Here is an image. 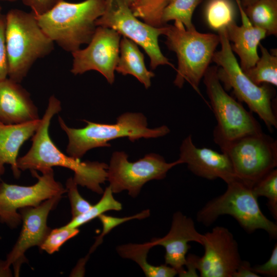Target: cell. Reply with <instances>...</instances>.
<instances>
[{
  "label": "cell",
  "mask_w": 277,
  "mask_h": 277,
  "mask_svg": "<svg viewBox=\"0 0 277 277\" xmlns=\"http://www.w3.org/2000/svg\"><path fill=\"white\" fill-rule=\"evenodd\" d=\"M61 109V102L54 95L51 96L39 126L32 136L30 149L24 156L18 157V168L21 171L38 170L41 172L54 166L68 168L74 172L73 179L77 185L102 194L103 190L101 184L107 180L108 165L97 161L82 162L80 159L66 155L49 135L51 121Z\"/></svg>",
  "instance_id": "cell-1"
},
{
  "label": "cell",
  "mask_w": 277,
  "mask_h": 277,
  "mask_svg": "<svg viewBox=\"0 0 277 277\" xmlns=\"http://www.w3.org/2000/svg\"><path fill=\"white\" fill-rule=\"evenodd\" d=\"M104 9V0H63L47 12L35 15L45 34L63 49L72 53L90 42L97 27L96 21Z\"/></svg>",
  "instance_id": "cell-2"
},
{
  "label": "cell",
  "mask_w": 277,
  "mask_h": 277,
  "mask_svg": "<svg viewBox=\"0 0 277 277\" xmlns=\"http://www.w3.org/2000/svg\"><path fill=\"white\" fill-rule=\"evenodd\" d=\"M5 38L9 78L19 83L33 64L50 54L54 42L39 26L35 15L12 9L5 15Z\"/></svg>",
  "instance_id": "cell-3"
},
{
  "label": "cell",
  "mask_w": 277,
  "mask_h": 277,
  "mask_svg": "<svg viewBox=\"0 0 277 277\" xmlns=\"http://www.w3.org/2000/svg\"><path fill=\"white\" fill-rule=\"evenodd\" d=\"M87 125L82 128L68 127L61 116L58 123L68 138L66 148L68 155L81 159L89 150L110 147L109 141L127 137L131 142L141 138L163 136L170 132L163 125L155 128L148 127L147 118L141 113L126 112L120 115L114 124L97 123L83 120Z\"/></svg>",
  "instance_id": "cell-4"
},
{
  "label": "cell",
  "mask_w": 277,
  "mask_h": 277,
  "mask_svg": "<svg viewBox=\"0 0 277 277\" xmlns=\"http://www.w3.org/2000/svg\"><path fill=\"white\" fill-rule=\"evenodd\" d=\"M227 185V189L222 194L208 201L198 211L197 222L209 226L220 216L229 215L247 233L261 229L271 239H276L277 225L262 212L252 187L238 179Z\"/></svg>",
  "instance_id": "cell-5"
},
{
  "label": "cell",
  "mask_w": 277,
  "mask_h": 277,
  "mask_svg": "<svg viewBox=\"0 0 277 277\" xmlns=\"http://www.w3.org/2000/svg\"><path fill=\"white\" fill-rule=\"evenodd\" d=\"M164 35L165 44L177 58L174 85L181 88L187 82L202 96L199 84L220 43L219 34L200 33L195 28L187 30L183 24L175 22L174 25H167Z\"/></svg>",
  "instance_id": "cell-6"
},
{
  "label": "cell",
  "mask_w": 277,
  "mask_h": 277,
  "mask_svg": "<svg viewBox=\"0 0 277 277\" xmlns=\"http://www.w3.org/2000/svg\"><path fill=\"white\" fill-rule=\"evenodd\" d=\"M217 32L221 48L215 51L212 61L221 68L217 71L220 82L227 90L232 89L239 101L246 104L250 111L256 113L271 131L277 127L271 90L266 84H255L242 70L231 49L226 28Z\"/></svg>",
  "instance_id": "cell-7"
},
{
  "label": "cell",
  "mask_w": 277,
  "mask_h": 277,
  "mask_svg": "<svg viewBox=\"0 0 277 277\" xmlns=\"http://www.w3.org/2000/svg\"><path fill=\"white\" fill-rule=\"evenodd\" d=\"M217 71L216 66L209 67L203 78L217 122L213 131V141L220 148L242 136L263 131L252 112L246 110L226 92Z\"/></svg>",
  "instance_id": "cell-8"
},
{
  "label": "cell",
  "mask_w": 277,
  "mask_h": 277,
  "mask_svg": "<svg viewBox=\"0 0 277 277\" xmlns=\"http://www.w3.org/2000/svg\"><path fill=\"white\" fill-rule=\"evenodd\" d=\"M236 177L253 186L277 166V142L263 131L248 134L220 147Z\"/></svg>",
  "instance_id": "cell-9"
},
{
  "label": "cell",
  "mask_w": 277,
  "mask_h": 277,
  "mask_svg": "<svg viewBox=\"0 0 277 277\" xmlns=\"http://www.w3.org/2000/svg\"><path fill=\"white\" fill-rule=\"evenodd\" d=\"M104 1V12L96 21V26L112 29L140 45L148 54L152 69L165 65L175 69L162 53L159 45V37L165 35L167 25L155 27L141 21L132 12L126 0Z\"/></svg>",
  "instance_id": "cell-10"
},
{
  "label": "cell",
  "mask_w": 277,
  "mask_h": 277,
  "mask_svg": "<svg viewBox=\"0 0 277 277\" xmlns=\"http://www.w3.org/2000/svg\"><path fill=\"white\" fill-rule=\"evenodd\" d=\"M179 159L167 163L161 155L149 153L131 162L124 151L113 153L107 170V180L113 193L127 190L132 197H136L147 182L164 179L174 166L182 164Z\"/></svg>",
  "instance_id": "cell-11"
},
{
  "label": "cell",
  "mask_w": 277,
  "mask_h": 277,
  "mask_svg": "<svg viewBox=\"0 0 277 277\" xmlns=\"http://www.w3.org/2000/svg\"><path fill=\"white\" fill-rule=\"evenodd\" d=\"M37 182L29 186L0 183V222L11 229L22 223L18 210L27 207H35L54 196L63 195L66 189L54 177L52 168L39 175L36 170L31 171Z\"/></svg>",
  "instance_id": "cell-12"
},
{
  "label": "cell",
  "mask_w": 277,
  "mask_h": 277,
  "mask_svg": "<svg viewBox=\"0 0 277 277\" xmlns=\"http://www.w3.org/2000/svg\"><path fill=\"white\" fill-rule=\"evenodd\" d=\"M121 36L112 29L97 26L88 46L71 53V73L77 75L95 70L112 84L119 56Z\"/></svg>",
  "instance_id": "cell-13"
},
{
  "label": "cell",
  "mask_w": 277,
  "mask_h": 277,
  "mask_svg": "<svg viewBox=\"0 0 277 277\" xmlns=\"http://www.w3.org/2000/svg\"><path fill=\"white\" fill-rule=\"evenodd\" d=\"M202 256H197V270L201 277H233L242 260L238 244L226 227L217 226L203 234Z\"/></svg>",
  "instance_id": "cell-14"
},
{
  "label": "cell",
  "mask_w": 277,
  "mask_h": 277,
  "mask_svg": "<svg viewBox=\"0 0 277 277\" xmlns=\"http://www.w3.org/2000/svg\"><path fill=\"white\" fill-rule=\"evenodd\" d=\"M62 197V195L54 196L36 206L24 207L18 210L22 228L6 259L8 265L12 266L15 276H19L22 264L27 262L25 256L27 250L33 246L39 247L51 230L47 225L48 216Z\"/></svg>",
  "instance_id": "cell-15"
},
{
  "label": "cell",
  "mask_w": 277,
  "mask_h": 277,
  "mask_svg": "<svg viewBox=\"0 0 277 277\" xmlns=\"http://www.w3.org/2000/svg\"><path fill=\"white\" fill-rule=\"evenodd\" d=\"M182 164L195 175L209 180L221 179L226 184L238 179L228 156L210 148H199L193 143L191 135H188L180 147Z\"/></svg>",
  "instance_id": "cell-16"
},
{
  "label": "cell",
  "mask_w": 277,
  "mask_h": 277,
  "mask_svg": "<svg viewBox=\"0 0 277 277\" xmlns=\"http://www.w3.org/2000/svg\"><path fill=\"white\" fill-rule=\"evenodd\" d=\"M203 234L195 228L193 220L178 211L173 215L171 228L163 238H153L149 242L151 247L162 246L165 249V264L174 268L180 276L185 271L186 254L190 248L189 242L202 244Z\"/></svg>",
  "instance_id": "cell-17"
},
{
  "label": "cell",
  "mask_w": 277,
  "mask_h": 277,
  "mask_svg": "<svg viewBox=\"0 0 277 277\" xmlns=\"http://www.w3.org/2000/svg\"><path fill=\"white\" fill-rule=\"evenodd\" d=\"M235 1L241 15L242 25L239 26L235 21L233 22L226 27V31L228 40L233 43L231 49L239 55L240 66L244 71L254 66L259 59L258 47L267 35L265 31L251 24L240 0Z\"/></svg>",
  "instance_id": "cell-18"
},
{
  "label": "cell",
  "mask_w": 277,
  "mask_h": 277,
  "mask_svg": "<svg viewBox=\"0 0 277 277\" xmlns=\"http://www.w3.org/2000/svg\"><path fill=\"white\" fill-rule=\"evenodd\" d=\"M39 119L29 93L10 78L0 81V122L19 124Z\"/></svg>",
  "instance_id": "cell-19"
},
{
  "label": "cell",
  "mask_w": 277,
  "mask_h": 277,
  "mask_svg": "<svg viewBox=\"0 0 277 277\" xmlns=\"http://www.w3.org/2000/svg\"><path fill=\"white\" fill-rule=\"evenodd\" d=\"M41 119L19 124H5L0 122V175L8 164L15 178L21 175L17 166L18 154L23 144L34 134Z\"/></svg>",
  "instance_id": "cell-20"
},
{
  "label": "cell",
  "mask_w": 277,
  "mask_h": 277,
  "mask_svg": "<svg viewBox=\"0 0 277 277\" xmlns=\"http://www.w3.org/2000/svg\"><path fill=\"white\" fill-rule=\"evenodd\" d=\"M137 45L133 41L123 36L120 41V53L115 70L123 75H133L148 89L151 85V80L154 74L147 69L144 55Z\"/></svg>",
  "instance_id": "cell-21"
},
{
  "label": "cell",
  "mask_w": 277,
  "mask_h": 277,
  "mask_svg": "<svg viewBox=\"0 0 277 277\" xmlns=\"http://www.w3.org/2000/svg\"><path fill=\"white\" fill-rule=\"evenodd\" d=\"M152 248L149 242L144 244H128L119 246L116 250L123 258L135 262L147 277H173L177 274L173 267L165 264L154 266L148 263L147 254Z\"/></svg>",
  "instance_id": "cell-22"
},
{
  "label": "cell",
  "mask_w": 277,
  "mask_h": 277,
  "mask_svg": "<svg viewBox=\"0 0 277 277\" xmlns=\"http://www.w3.org/2000/svg\"><path fill=\"white\" fill-rule=\"evenodd\" d=\"M243 9L252 25L276 35L277 0H257Z\"/></svg>",
  "instance_id": "cell-23"
},
{
  "label": "cell",
  "mask_w": 277,
  "mask_h": 277,
  "mask_svg": "<svg viewBox=\"0 0 277 277\" xmlns=\"http://www.w3.org/2000/svg\"><path fill=\"white\" fill-rule=\"evenodd\" d=\"M261 56L254 66L243 71L250 80L257 85L269 84L277 86V55L271 54L260 44Z\"/></svg>",
  "instance_id": "cell-24"
},
{
  "label": "cell",
  "mask_w": 277,
  "mask_h": 277,
  "mask_svg": "<svg viewBox=\"0 0 277 277\" xmlns=\"http://www.w3.org/2000/svg\"><path fill=\"white\" fill-rule=\"evenodd\" d=\"M133 14L149 25L164 26L162 22L163 11L170 0H126Z\"/></svg>",
  "instance_id": "cell-25"
},
{
  "label": "cell",
  "mask_w": 277,
  "mask_h": 277,
  "mask_svg": "<svg viewBox=\"0 0 277 277\" xmlns=\"http://www.w3.org/2000/svg\"><path fill=\"white\" fill-rule=\"evenodd\" d=\"M201 0H170L165 7L162 22L164 25L170 21L180 22L187 30L195 28L192 24L193 12Z\"/></svg>",
  "instance_id": "cell-26"
},
{
  "label": "cell",
  "mask_w": 277,
  "mask_h": 277,
  "mask_svg": "<svg viewBox=\"0 0 277 277\" xmlns=\"http://www.w3.org/2000/svg\"><path fill=\"white\" fill-rule=\"evenodd\" d=\"M205 14L208 26L217 31L235 21V9L231 0H209Z\"/></svg>",
  "instance_id": "cell-27"
},
{
  "label": "cell",
  "mask_w": 277,
  "mask_h": 277,
  "mask_svg": "<svg viewBox=\"0 0 277 277\" xmlns=\"http://www.w3.org/2000/svg\"><path fill=\"white\" fill-rule=\"evenodd\" d=\"M110 187H107L100 200L85 213L76 217L71 219V221L65 226L69 228H78L86 224L96 217L110 210L120 211L122 209V204L116 200L113 196Z\"/></svg>",
  "instance_id": "cell-28"
},
{
  "label": "cell",
  "mask_w": 277,
  "mask_h": 277,
  "mask_svg": "<svg viewBox=\"0 0 277 277\" xmlns=\"http://www.w3.org/2000/svg\"><path fill=\"white\" fill-rule=\"evenodd\" d=\"M255 195L264 196L268 200L267 206L273 216L277 219V169H273L258 181L252 187Z\"/></svg>",
  "instance_id": "cell-29"
},
{
  "label": "cell",
  "mask_w": 277,
  "mask_h": 277,
  "mask_svg": "<svg viewBox=\"0 0 277 277\" xmlns=\"http://www.w3.org/2000/svg\"><path fill=\"white\" fill-rule=\"evenodd\" d=\"M79 232L78 228H69L65 225L51 229L38 247L40 250L48 254H52L58 251L66 242L77 235Z\"/></svg>",
  "instance_id": "cell-30"
},
{
  "label": "cell",
  "mask_w": 277,
  "mask_h": 277,
  "mask_svg": "<svg viewBox=\"0 0 277 277\" xmlns=\"http://www.w3.org/2000/svg\"><path fill=\"white\" fill-rule=\"evenodd\" d=\"M149 215L150 210L149 209L144 210L141 212L133 215L123 217H113L104 214L100 215L98 218L102 224L103 230L101 234L96 237L95 243L89 250V254L95 250L97 247L102 243L104 236L110 232L114 228L127 221L133 219H143L148 217Z\"/></svg>",
  "instance_id": "cell-31"
},
{
  "label": "cell",
  "mask_w": 277,
  "mask_h": 277,
  "mask_svg": "<svg viewBox=\"0 0 277 277\" xmlns=\"http://www.w3.org/2000/svg\"><path fill=\"white\" fill-rule=\"evenodd\" d=\"M77 185L73 177L69 178L66 183L65 188L70 203L72 219L86 212L92 205L80 194Z\"/></svg>",
  "instance_id": "cell-32"
},
{
  "label": "cell",
  "mask_w": 277,
  "mask_h": 277,
  "mask_svg": "<svg viewBox=\"0 0 277 277\" xmlns=\"http://www.w3.org/2000/svg\"><path fill=\"white\" fill-rule=\"evenodd\" d=\"M5 15H0V81L7 78L8 63L5 38Z\"/></svg>",
  "instance_id": "cell-33"
},
{
  "label": "cell",
  "mask_w": 277,
  "mask_h": 277,
  "mask_svg": "<svg viewBox=\"0 0 277 277\" xmlns=\"http://www.w3.org/2000/svg\"><path fill=\"white\" fill-rule=\"evenodd\" d=\"M253 271L259 275L270 277L277 276V244H275L268 261L262 265L252 267Z\"/></svg>",
  "instance_id": "cell-34"
},
{
  "label": "cell",
  "mask_w": 277,
  "mask_h": 277,
  "mask_svg": "<svg viewBox=\"0 0 277 277\" xmlns=\"http://www.w3.org/2000/svg\"><path fill=\"white\" fill-rule=\"evenodd\" d=\"M35 15L42 14L63 0H20Z\"/></svg>",
  "instance_id": "cell-35"
},
{
  "label": "cell",
  "mask_w": 277,
  "mask_h": 277,
  "mask_svg": "<svg viewBox=\"0 0 277 277\" xmlns=\"http://www.w3.org/2000/svg\"><path fill=\"white\" fill-rule=\"evenodd\" d=\"M252 270L250 263L246 261H242L233 277H259Z\"/></svg>",
  "instance_id": "cell-36"
},
{
  "label": "cell",
  "mask_w": 277,
  "mask_h": 277,
  "mask_svg": "<svg viewBox=\"0 0 277 277\" xmlns=\"http://www.w3.org/2000/svg\"><path fill=\"white\" fill-rule=\"evenodd\" d=\"M10 266L7 261L0 259V277H11L13 276Z\"/></svg>",
  "instance_id": "cell-37"
},
{
  "label": "cell",
  "mask_w": 277,
  "mask_h": 277,
  "mask_svg": "<svg viewBox=\"0 0 277 277\" xmlns=\"http://www.w3.org/2000/svg\"><path fill=\"white\" fill-rule=\"evenodd\" d=\"M256 1L257 0H240V2L243 8H245Z\"/></svg>",
  "instance_id": "cell-38"
},
{
  "label": "cell",
  "mask_w": 277,
  "mask_h": 277,
  "mask_svg": "<svg viewBox=\"0 0 277 277\" xmlns=\"http://www.w3.org/2000/svg\"><path fill=\"white\" fill-rule=\"evenodd\" d=\"M17 1L18 0H0V1H6V2H14Z\"/></svg>",
  "instance_id": "cell-39"
},
{
  "label": "cell",
  "mask_w": 277,
  "mask_h": 277,
  "mask_svg": "<svg viewBox=\"0 0 277 277\" xmlns=\"http://www.w3.org/2000/svg\"><path fill=\"white\" fill-rule=\"evenodd\" d=\"M1 11H2V7L0 5V15L1 14Z\"/></svg>",
  "instance_id": "cell-40"
},
{
  "label": "cell",
  "mask_w": 277,
  "mask_h": 277,
  "mask_svg": "<svg viewBox=\"0 0 277 277\" xmlns=\"http://www.w3.org/2000/svg\"><path fill=\"white\" fill-rule=\"evenodd\" d=\"M1 239H2V237H1V235H0V240H1Z\"/></svg>",
  "instance_id": "cell-41"
},
{
  "label": "cell",
  "mask_w": 277,
  "mask_h": 277,
  "mask_svg": "<svg viewBox=\"0 0 277 277\" xmlns=\"http://www.w3.org/2000/svg\"><path fill=\"white\" fill-rule=\"evenodd\" d=\"M1 176L0 175V180H1Z\"/></svg>",
  "instance_id": "cell-42"
}]
</instances>
